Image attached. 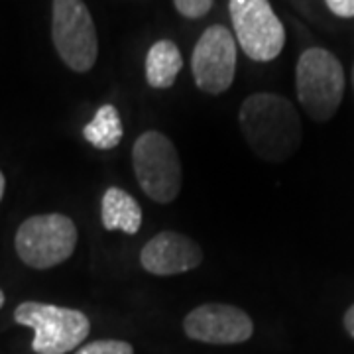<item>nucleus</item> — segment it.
<instances>
[{
    "mask_svg": "<svg viewBox=\"0 0 354 354\" xmlns=\"http://www.w3.org/2000/svg\"><path fill=\"white\" fill-rule=\"evenodd\" d=\"M122 120L113 104H102L93 120L83 128V138L97 150H113L122 140Z\"/></svg>",
    "mask_w": 354,
    "mask_h": 354,
    "instance_id": "nucleus-13",
    "label": "nucleus"
},
{
    "mask_svg": "<svg viewBox=\"0 0 354 354\" xmlns=\"http://www.w3.org/2000/svg\"><path fill=\"white\" fill-rule=\"evenodd\" d=\"M353 85H354V67H353Z\"/></svg>",
    "mask_w": 354,
    "mask_h": 354,
    "instance_id": "nucleus-20",
    "label": "nucleus"
},
{
    "mask_svg": "<svg viewBox=\"0 0 354 354\" xmlns=\"http://www.w3.org/2000/svg\"><path fill=\"white\" fill-rule=\"evenodd\" d=\"M191 71L195 85L207 95L225 93L236 73L234 36L225 26H209L191 55Z\"/></svg>",
    "mask_w": 354,
    "mask_h": 354,
    "instance_id": "nucleus-8",
    "label": "nucleus"
},
{
    "mask_svg": "<svg viewBox=\"0 0 354 354\" xmlns=\"http://www.w3.org/2000/svg\"><path fill=\"white\" fill-rule=\"evenodd\" d=\"M295 88L304 111L317 122L330 120L344 95L341 62L323 48H309L295 67Z\"/></svg>",
    "mask_w": 354,
    "mask_h": 354,
    "instance_id": "nucleus-3",
    "label": "nucleus"
},
{
    "mask_svg": "<svg viewBox=\"0 0 354 354\" xmlns=\"http://www.w3.org/2000/svg\"><path fill=\"white\" fill-rule=\"evenodd\" d=\"M183 67L181 51L171 39L156 41L146 55V79L153 88H169Z\"/></svg>",
    "mask_w": 354,
    "mask_h": 354,
    "instance_id": "nucleus-12",
    "label": "nucleus"
},
{
    "mask_svg": "<svg viewBox=\"0 0 354 354\" xmlns=\"http://www.w3.org/2000/svg\"><path fill=\"white\" fill-rule=\"evenodd\" d=\"M101 218L106 230L136 234L142 227V209L130 193L118 187H109L102 195Z\"/></svg>",
    "mask_w": 354,
    "mask_h": 354,
    "instance_id": "nucleus-11",
    "label": "nucleus"
},
{
    "mask_svg": "<svg viewBox=\"0 0 354 354\" xmlns=\"http://www.w3.org/2000/svg\"><path fill=\"white\" fill-rule=\"evenodd\" d=\"M75 354H134V348L130 342L124 341H93L77 348Z\"/></svg>",
    "mask_w": 354,
    "mask_h": 354,
    "instance_id": "nucleus-14",
    "label": "nucleus"
},
{
    "mask_svg": "<svg viewBox=\"0 0 354 354\" xmlns=\"http://www.w3.org/2000/svg\"><path fill=\"white\" fill-rule=\"evenodd\" d=\"M4 189H6V179H4L2 171H0V201H2V197H4Z\"/></svg>",
    "mask_w": 354,
    "mask_h": 354,
    "instance_id": "nucleus-18",
    "label": "nucleus"
},
{
    "mask_svg": "<svg viewBox=\"0 0 354 354\" xmlns=\"http://www.w3.org/2000/svg\"><path fill=\"white\" fill-rule=\"evenodd\" d=\"M239 122L248 146L266 162H286L301 146V118L281 95H250L241 104Z\"/></svg>",
    "mask_w": 354,
    "mask_h": 354,
    "instance_id": "nucleus-1",
    "label": "nucleus"
},
{
    "mask_svg": "<svg viewBox=\"0 0 354 354\" xmlns=\"http://www.w3.org/2000/svg\"><path fill=\"white\" fill-rule=\"evenodd\" d=\"M14 321L34 330L32 351L36 354L71 353L83 344L91 333V321L85 313L39 301L18 305Z\"/></svg>",
    "mask_w": 354,
    "mask_h": 354,
    "instance_id": "nucleus-2",
    "label": "nucleus"
},
{
    "mask_svg": "<svg viewBox=\"0 0 354 354\" xmlns=\"http://www.w3.org/2000/svg\"><path fill=\"white\" fill-rule=\"evenodd\" d=\"M185 335L207 344H241L254 335V323L241 307L227 304H205L183 319Z\"/></svg>",
    "mask_w": 354,
    "mask_h": 354,
    "instance_id": "nucleus-9",
    "label": "nucleus"
},
{
    "mask_svg": "<svg viewBox=\"0 0 354 354\" xmlns=\"http://www.w3.org/2000/svg\"><path fill=\"white\" fill-rule=\"evenodd\" d=\"M234 36L252 62H272L286 46V30L270 0H230L228 2Z\"/></svg>",
    "mask_w": 354,
    "mask_h": 354,
    "instance_id": "nucleus-7",
    "label": "nucleus"
},
{
    "mask_svg": "<svg viewBox=\"0 0 354 354\" xmlns=\"http://www.w3.org/2000/svg\"><path fill=\"white\" fill-rule=\"evenodd\" d=\"M2 305H4V291L0 290V309H2Z\"/></svg>",
    "mask_w": 354,
    "mask_h": 354,
    "instance_id": "nucleus-19",
    "label": "nucleus"
},
{
    "mask_svg": "<svg viewBox=\"0 0 354 354\" xmlns=\"http://www.w3.org/2000/svg\"><path fill=\"white\" fill-rule=\"evenodd\" d=\"M344 329L354 339V305L344 313Z\"/></svg>",
    "mask_w": 354,
    "mask_h": 354,
    "instance_id": "nucleus-17",
    "label": "nucleus"
},
{
    "mask_svg": "<svg viewBox=\"0 0 354 354\" xmlns=\"http://www.w3.org/2000/svg\"><path fill=\"white\" fill-rule=\"evenodd\" d=\"M132 165L142 191L160 205L176 201L181 191V162L174 142L162 132L140 134L132 148Z\"/></svg>",
    "mask_w": 354,
    "mask_h": 354,
    "instance_id": "nucleus-5",
    "label": "nucleus"
},
{
    "mask_svg": "<svg viewBox=\"0 0 354 354\" xmlns=\"http://www.w3.org/2000/svg\"><path fill=\"white\" fill-rule=\"evenodd\" d=\"M51 39L57 55L69 69L87 73L99 55L93 16L83 0H53Z\"/></svg>",
    "mask_w": 354,
    "mask_h": 354,
    "instance_id": "nucleus-6",
    "label": "nucleus"
},
{
    "mask_svg": "<svg viewBox=\"0 0 354 354\" xmlns=\"http://www.w3.org/2000/svg\"><path fill=\"white\" fill-rule=\"evenodd\" d=\"M176 2L177 12L185 18H203L205 14L211 10L213 0H174Z\"/></svg>",
    "mask_w": 354,
    "mask_h": 354,
    "instance_id": "nucleus-15",
    "label": "nucleus"
},
{
    "mask_svg": "<svg viewBox=\"0 0 354 354\" xmlns=\"http://www.w3.org/2000/svg\"><path fill=\"white\" fill-rule=\"evenodd\" d=\"M325 4L339 18H354V0H325Z\"/></svg>",
    "mask_w": 354,
    "mask_h": 354,
    "instance_id": "nucleus-16",
    "label": "nucleus"
},
{
    "mask_svg": "<svg viewBox=\"0 0 354 354\" xmlns=\"http://www.w3.org/2000/svg\"><path fill=\"white\" fill-rule=\"evenodd\" d=\"M16 254L34 270L64 264L77 248V227L69 216L48 213L26 218L16 230Z\"/></svg>",
    "mask_w": 354,
    "mask_h": 354,
    "instance_id": "nucleus-4",
    "label": "nucleus"
},
{
    "mask_svg": "<svg viewBox=\"0 0 354 354\" xmlns=\"http://www.w3.org/2000/svg\"><path fill=\"white\" fill-rule=\"evenodd\" d=\"M203 262L197 242L174 230H164L144 244L140 264L153 276H176L195 270Z\"/></svg>",
    "mask_w": 354,
    "mask_h": 354,
    "instance_id": "nucleus-10",
    "label": "nucleus"
}]
</instances>
